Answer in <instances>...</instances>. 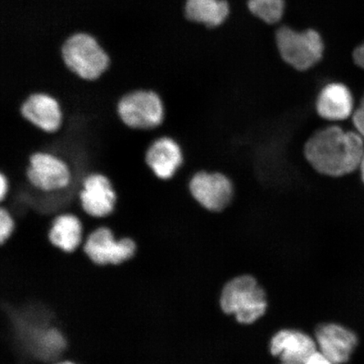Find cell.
I'll return each mask as SVG.
<instances>
[{
	"mask_svg": "<svg viewBox=\"0 0 364 364\" xmlns=\"http://www.w3.org/2000/svg\"><path fill=\"white\" fill-rule=\"evenodd\" d=\"M80 198L82 208L86 215L92 218L107 217L115 209V191L111 181L102 174H91L85 177Z\"/></svg>",
	"mask_w": 364,
	"mask_h": 364,
	"instance_id": "10",
	"label": "cell"
},
{
	"mask_svg": "<svg viewBox=\"0 0 364 364\" xmlns=\"http://www.w3.org/2000/svg\"><path fill=\"white\" fill-rule=\"evenodd\" d=\"M55 364H77V363H73L70 361H62V362L57 363Z\"/></svg>",
	"mask_w": 364,
	"mask_h": 364,
	"instance_id": "24",
	"label": "cell"
},
{
	"mask_svg": "<svg viewBox=\"0 0 364 364\" xmlns=\"http://www.w3.org/2000/svg\"><path fill=\"white\" fill-rule=\"evenodd\" d=\"M63 58L70 70L80 78L95 80L109 66V58L92 36L77 34L63 45Z\"/></svg>",
	"mask_w": 364,
	"mask_h": 364,
	"instance_id": "4",
	"label": "cell"
},
{
	"mask_svg": "<svg viewBox=\"0 0 364 364\" xmlns=\"http://www.w3.org/2000/svg\"><path fill=\"white\" fill-rule=\"evenodd\" d=\"M85 231L78 217L63 213L50 224L48 240L54 247L65 252H73L83 244Z\"/></svg>",
	"mask_w": 364,
	"mask_h": 364,
	"instance_id": "15",
	"label": "cell"
},
{
	"mask_svg": "<svg viewBox=\"0 0 364 364\" xmlns=\"http://www.w3.org/2000/svg\"><path fill=\"white\" fill-rule=\"evenodd\" d=\"M26 176L31 185L44 192L65 188L70 181L66 164L52 154L42 152L30 157Z\"/></svg>",
	"mask_w": 364,
	"mask_h": 364,
	"instance_id": "9",
	"label": "cell"
},
{
	"mask_svg": "<svg viewBox=\"0 0 364 364\" xmlns=\"http://www.w3.org/2000/svg\"><path fill=\"white\" fill-rule=\"evenodd\" d=\"M117 112L127 127L151 129L162 124L165 110L158 94L149 90H136L127 94L117 105Z\"/></svg>",
	"mask_w": 364,
	"mask_h": 364,
	"instance_id": "7",
	"label": "cell"
},
{
	"mask_svg": "<svg viewBox=\"0 0 364 364\" xmlns=\"http://www.w3.org/2000/svg\"><path fill=\"white\" fill-rule=\"evenodd\" d=\"M145 161L159 179L170 180L185 162L183 149L170 136H163L150 145Z\"/></svg>",
	"mask_w": 364,
	"mask_h": 364,
	"instance_id": "12",
	"label": "cell"
},
{
	"mask_svg": "<svg viewBox=\"0 0 364 364\" xmlns=\"http://www.w3.org/2000/svg\"><path fill=\"white\" fill-rule=\"evenodd\" d=\"M353 58L355 65L364 70V43L354 50Z\"/></svg>",
	"mask_w": 364,
	"mask_h": 364,
	"instance_id": "21",
	"label": "cell"
},
{
	"mask_svg": "<svg viewBox=\"0 0 364 364\" xmlns=\"http://www.w3.org/2000/svg\"><path fill=\"white\" fill-rule=\"evenodd\" d=\"M277 53L284 65L300 73L308 72L322 61L325 46L314 30L295 31L284 26L276 35Z\"/></svg>",
	"mask_w": 364,
	"mask_h": 364,
	"instance_id": "2",
	"label": "cell"
},
{
	"mask_svg": "<svg viewBox=\"0 0 364 364\" xmlns=\"http://www.w3.org/2000/svg\"><path fill=\"white\" fill-rule=\"evenodd\" d=\"M317 343L309 335L295 330L277 332L271 341V353L279 356L281 364H306L317 351Z\"/></svg>",
	"mask_w": 364,
	"mask_h": 364,
	"instance_id": "13",
	"label": "cell"
},
{
	"mask_svg": "<svg viewBox=\"0 0 364 364\" xmlns=\"http://www.w3.org/2000/svg\"><path fill=\"white\" fill-rule=\"evenodd\" d=\"M9 186L6 176L1 173L0 174V201L3 202L8 193Z\"/></svg>",
	"mask_w": 364,
	"mask_h": 364,
	"instance_id": "22",
	"label": "cell"
},
{
	"mask_svg": "<svg viewBox=\"0 0 364 364\" xmlns=\"http://www.w3.org/2000/svg\"><path fill=\"white\" fill-rule=\"evenodd\" d=\"M306 364H335L333 362L331 361L328 358L325 356L320 351H317L314 353L311 357L309 358Z\"/></svg>",
	"mask_w": 364,
	"mask_h": 364,
	"instance_id": "20",
	"label": "cell"
},
{
	"mask_svg": "<svg viewBox=\"0 0 364 364\" xmlns=\"http://www.w3.org/2000/svg\"><path fill=\"white\" fill-rule=\"evenodd\" d=\"M316 111L318 117L328 124H340L348 120L355 111L352 90L343 82H328L318 91Z\"/></svg>",
	"mask_w": 364,
	"mask_h": 364,
	"instance_id": "8",
	"label": "cell"
},
{
	"mask_svg": "<svg viewBox=\"0 0 364 364\" xmlns=\"http://www.w3.org/2000/svg\"><path fill=\"white\" fill-rule=\"evenodd\" d=\"M248 7L255 16L268 24H273L283 16L284 0H249Z\"/></svg>",
	"mask_w": 364,
	"mask_h": 364,
	"instance_id": "17",
	"label": "cell"
},
{
	"mask_svg": "<svg viewBox=\"0 0 364 364\" xmlns=\"http://www.w3.org/2000/svg\"><path fill=\"white\" fill-rule=\"evenodd\" d=\"M358 170L359 171H360L361 180L364 184V154L360 165H359Z\"/></svg>",
	"mask_w": 364,
	"mask_h": 364,
	"instance_id": "23",
	"label": "cell"
},
{
	"mask_svg": "<svg viewBox=\"0 0 364 364\" xmlns=\"http://www.w3.org/2000/svg\"><path fill=\"white\" fill-rule=\"evenodd\" d=\"M81 248L97 265H119L134 256L136 245L129 237L117 239L107 226H99L85 236Z\"/></svg>",
	"mask_w": 364,
	"mask_h": 364,
	"instance_id": "6",
	"label": "cell"
},
{
	"mask_svg": "<svg viewBox=\"0 0 364 364\" xmlns=\"http://www.w3.org/2000/svg\"><path fill=\"white\" fill-rule=\"evenodd\" d=\"M352 122L354 129L364 139V95L358 107L355 108Z\"/></svg>",
	"mask_w": 364,
	"mask_h": 364,
	"instance_id": "19",
	"label": "cell"
},
{
	"mask_svg": "<svg viewBox=\"0 0 364 364\" xmlns=\"http://www.w3.org/2000/svg\"><path fill=\"white\" fill-rule=\"evenodd\" d=\"M316 341L318 351L335 364L349 360L358 344L356 334L338 324H323L316 331Z\"/></svg>",
	"mask_w": 364,
	"mask_h": 364,
	"instance_id": "11",
	"label": "cell"
},
{
	"mask_svg": "<svg viewBox=\"0 0 364 364\" xmlns=\"http://www.w3.org/2000/svg\"><path fill=\"white\" fill-rule=\"evenodd\" d=\"M21 112L25 119L47 133H55L62 124L60 107L47 94L30 95L22 104Z\"/></svg>",
	"mask_w": 364,
	"mask_h": 364,
	"instance_id": "14",
	"label": "cell"
},
{
	"mask_svg": "<svg viewBox=\"0 0 364 364\" xmlns=\"http://www.w3.org/2000/svg\"><path fill=\"white\" fill-rule=\"evenodd\" d=\"M16 228V222L10 212L4 208H0V245L11 237Z\"/></svg>",
	"mask_w": 364,
	"mask_h": 364,
	"instance_id": "18",
	"label": "cell"
},
{
	"mask_svg": "<svg viewBox=\"0 0 364 364\" xmlns=\"http://www.w3.org/2000/svg\"><path fill=\"white\" fill-rule=\"evenodd\" d=\"M304 154L318 174L332 179L344 178L358 170L364 154V139L355 129L327 124L309 136Z\"/></svg>",
	"mask_w": 364,
	"mask_h": 364,
	"instance_id": "1",
	"label": "cell"
},
{
	"mask_svg": "<svg viewBox=\"0 0 364 364\" xmlns=\"http://www.w3.org/2000/svg\"><path fill=\"white\" fill-rule=\"evenodd\" d=\"M229 4L225 0H186V16L190 21L218 26L229 15Z\"/></svg>",
	"mask_w": 364,
	"mask_h": 364,
	"instance_id": "16",
	"label": "cell"
},
{
	"mask_svg": "<svg viewBox=\"0 0 364 364\" xmlns=\"http://www.w3.org/2000/svg\"><path fill=\"white\" fill-rule=\"evenodd\" d=\"M220 306L225 313L235 315L240 323L252 324L267 311L266 294L253 277H237L223 289Z\"/></svg>",
	"mask_w": 364,
	"mask_h": 364,
	"instance_id": "3",
	"label": "cell"
},
{
	"mask_svg": "<svg viewBox=\"0 0 364 364\" xmlns=\"http://www.w3.org/2000/svg\"><path fill=\"white\" fill-rule=\"evenodd\" d=\"M191 197L208 212L220 213L234 201L235 188L233 181L225 173L198 171L188 182Z\"/></svg>",
	"mask_w": 364,
	"mask_h": 364,
	"instance_id": "5",
	"label": "cell"
}]
</instances>
